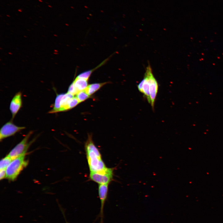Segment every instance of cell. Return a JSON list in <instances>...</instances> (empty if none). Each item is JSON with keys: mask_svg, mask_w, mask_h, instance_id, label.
I'll return each instance as SVG.
<instances>
[{"mask_svg": "<svg viewBox=\"0 0 223 223\" xmlns=\"http://www.w3.org/2000/svg\"><path fill=\"white\" fill-rule=\"evenodd\" d=\"M87 160L90 172L100 174L113 173L114 168L106 166L101 155L89 135L85 144Z\"/></svg>", "mask_w": 223, "mask_h": 223, "instance_id": "cell-1", "label": "cell"}, {"mask_svg": "<svg viewBox=\"0 0 223 223\" xmlns=\"http://www.w3.org/2000/svg\"><path fill=\"white\" fill-rule=\"evenodd\" d=\"M137 86L139 91L146 96L153 109L158 91V85L149 64L146 68L143 79Z\"/></svg>", "mask_w": 223, "mask_h": 223, "instance_id": "cell-2", "label": "cell"}, {"mask_svg": "<svg viewBox=\"0 0 223 223\" xmlns=\"http://www.w3.org/2000/svg\"><path fill=\"white\" fill-rule=\"evenodd\" d=\"M25 154L12 160L6 169V178L15 180L23 169L26 166L28 161L25 160Z\"/></svg>", "mask_w": 223, "mask_h": 223, "instance_id": "cell-3", "label": "cell"}, {"mask_svg": "<svg viewBox=\"0 0 223 223\" xmlns=\"http://www.w3.org/2000/svg\"><path fill=\"white\" fill-rule=\"evenodd\" d=\"M74 97V95L68 92L57 94L53 108L49 113H55L69 110V103Z\"/></svg>", "mask_w": 223, "mask_h": 223, "instance_id": "cell-4", "label": "cell"}, {"mask_svg": "<svg viewBox=\"0 0 223 223\" xmlns=\"http://www.w3.org/2000/svg\"><path fill=\"white\" fill-rule=\"evenodd\" d=\"M33 133V131L29 132L23 139L11 151L7 156L13 160L26 153L28 148L33 142V141H31L28 142L29 138Z\"/></svg>", "mask_w": 223, "mask_h": 223, "instance_id": "cell-5", "label": "cell"}, {"mask_svg": "<svg viewBox=\"0 0 223 223\" xmlns=\"http://www.w3.org/2000/svg\"><path fill=\"white\" fill-rule=\"evenodd\" d=\"M24 126H19L15 125L12 121L5 123L1 127L0 130V140L4 139L15 134L16 133L24 129Z\"/></svg>", "mask_w": 223, "mask_h": 223, "instance_id": "cell-6", "label": "cell"}, {"mask_svg": "<svg viewBox=\"0 0 223 223\" xmlns=\"http://www.w3.org/2000/svg\"><path fill=\"white\" fill-rule=\"evenodd\" d=\"M113 173L100 174L90 172V178L92 181L99 184H109L113 179Z\"/></svg>", "mask_w": 223, "mask_h": 223, "instance_id": "cell-7", "label": "cell"}, {"mask_svg": "<svg viewBox=\"0 0 223 223\" xmlns=\"http://www.w3.org/2000/svg\"><path fill=\"white\" fill-rule=\"evenodd\" d=\"M108 185L99 184L98 186V195L101 202V208L99 214V217L101 218L100 223H103V208L105 201L107 199Z\"/></svg>", "mask_w": 223, "mask_h": 223, "instance_id": "cell-8", "label": "cell"}, {"mask_svg": "<svg viewBox=\"0 0 223 223\" xmlns=\"http://www.w3.org/2000/svg\"><path fill=\"white\" fill-rule=\"evenodd\" d=\"M22 93L20 92L17 93L12 98L10 106V110L13 119L22 107Z\"/></svg>", "mask_w": 223, "mask_h": 223, "instance_id": "cell-9", "label": "cell"}, {"mask_svg": "<svg viewBox=\"0 0 223 223\" xmlns=\"http://www.w3.org/2000/svg\"><path fill=\"white\" fill-rule=\"evenodd\" d=\"M88 80L76 77L73 82L76 88L79 92L85 90L88 85Z\"/></svg>", "mask_w": 223, "mask_h": 223, "instance_id": "cell-10", "label": "cell"}, {"mask_svg": "<svg viewBox=\"0 0 223 223\" xmlns=\"http://www.w3.org/2000/svg\"><path fill=\"white\" fill-rule=\"evenodd\" d=\"M108 83H109V82L92 84L88 85L85 90L87 94L90 95L98 90L102 86Z\"/></svg>", "mask_w": 223, "mask_h": 223, "instance_id": "cell-11", "label": "cell"}, {"mask_svg": "<svg viewBox=\"0 0 223 223\" xmlns=\"http://www.w3.org/2000/svg\"><path fill=\"white\" fill-rule=\"evenodd\" d=\"M107 59H106L101 64H99L98 66L94 68L87 71H86L82 72L78 75L77 77L78 78L84 79L87 80H88L90 76L92 73L95 70L98 68L102 66L103 64L106 62Z\"/></svg>", "mask_w": 223, "mask_h": 223, "instance_id": "cell-12", "label": "cell"}, {"mask_svg": "<svg viewBox=\"0 0 223 223\" xmlns=\"http://www.w3.org/2000/svg\"><path fill=\"white\" fill-rule=\"evenodd\" d=\"M12 160L7 155L2 158L0 161V170L6 169Z\"/></svg>", "mask_w": 223, "mask_h": 223, "instance_id": "cell-13", "label": "cell"}, {"mask_svg": "<svg viewBox=\"0 0 223 223\" xmlns=\"http://www.w3.org/2000/svg\"><path fill=\"white\" fill-rule=\"evenodd\" d=\"M76 97L79 102L81 103L89 98L90 95L85 90H83L79 92L76 95Z\"/></svg>", "mask_w": 223, "mask_h": 223, "instance_id": "cell-14", "label": "cell"}, {"mask_svg": "<svg viewBox=\"0 0 223 223\" xmlns=\"http://www.w3.org/2000/svg\"><path fill=\"white\" fill-rule=\"evenodd\" d=\"M68 92L73 95H76L78 92L73 82L70 85L68 90Z\"/></svg>", "mask_w": 223, "mask_h": 223, "instance_id": "cell-15", "label": "cell"}, {"mask_svg": "<svg viewBox=\"0 0 223 223\" xmlns=\"http://www.w3.org/2000/svg\"><path fill=\"white\" fill-rule=\"evenodd\" d=\"M80 103L76 97H74L71 100L69 104V109L74 107Z\"/></svg>", "mask_w": 223, "mask_h": 223, "instance_id": "cell-16", "label": "cell"}, {"mask_svg": "<svg viewBox=\"0 0 223 223\" xmlns=\"http://www.w3.org/2000/svg\"><path fill=\"white\" fill-rule=\"evenodd\" d=\"M6 177V169L0 170V179L2 180Z\"/></svg>", "mask_w": 223, "mask_h": 223, "instance_id": "cell-17", "label": "cell"}, {"mask_svg": "<svg viewBox=\"0 0 223 223\" xmlns=\"http://www.w3.org/2000/svg\"><path fill=\"white\" fill-rule=\"evenodd\" d=\"M18 11L20 12H22V10L21 9H19V10H18Z\"/></svg>", "mask_w": 223, "mask_h": 223, "instance_id": "cell-18", "label": "cell"}, {"mask_svg": "<svg viewBox=\"0 0 223 223\" xmlns=\"http://www.w3.org/2000/svg\"><path fill=\"white\" fill-rule=\"evenodd\" d=\"M39 1L41 2H42V1L41 0H39Z\"/></svg>", "mask_w": 223, "mask_h": 223, "instance_id": "cell-19", "label": "cell"}, {"mask_svg": "<svg viewBox=\"0 0 223 223\" xmlns=\"http://www.w3.org/2000/svg\"><path fill=\"white\" fill-rule=\"evenodd\" d=\"M48 7H51V8L52 7H51V6H49V5H48Z\"/></svg>", "mask_w": 223, "mask_h": 223, "instance_id": "cell-20", "label": "cell"}, {"mask_svg": "<svg viewBox=\"0 0 223 223\" xmlns=\"http://www.w3.org/2000/svg\"><path fill=\"white\" fill-rule=\"evenodd\" d=\"M66 223H68V222H67V221H66Z\"/></svg>", "mask_w": 223, "mask_h": 223, "instance_id": "cell-21", "label": "cell"}]
</instances>
